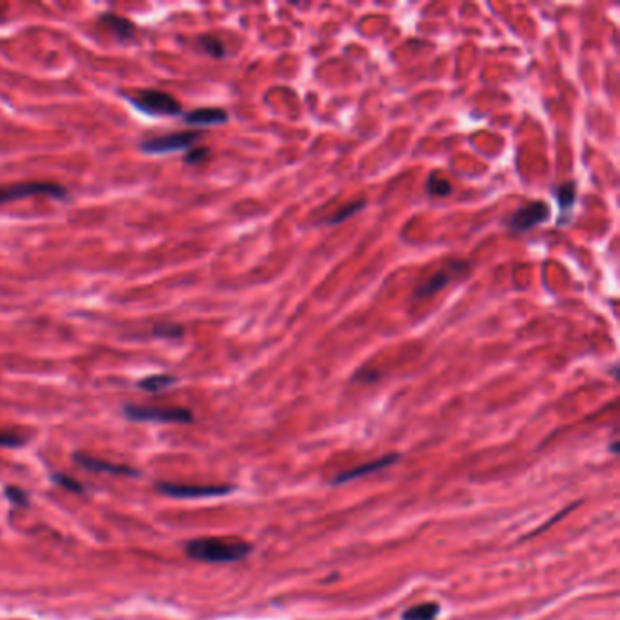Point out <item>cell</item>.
I'll return each instance as SVG.
<instances>
[{
	"label": "cell",
	"mask_w": 620,
	"mask_h": 620,
	"mask_svg": "<svg viewBox=\"0 0 620 620\" xmlns=\"http://www.w3.org/2000/svg\"><path fill=\"white\" fill-rule=\"evenodd\" d=\"M160 493L175 499H204V497H220L230 493L231 486H208V484H179V482H159Z\"/></svg>",
	"instance_id": "8992f818"
},
{
	"label": "cell",
	"mask_w": 620,
	"mask_h": 620,
	"mask_svg": "<svg viewBox=\"0 0 620 620\" xmlns=\"http://www.w3.org/2000/svg\"><path fill=\"white\" fill-rule=\"evenodd\" d=\"M6 497H8L15 506H22V507L28 506V495H26V491H22L21 487H15V486L6 487Z\"/></svg>",
	"instance_id": "7402d4cb"
},
{
	"label": "cell",
	"mask_w": 620,
	"mask_h": 620,
	"mask_svg": "<svg viewBox=\"0 0 620 620\" xmlns=\"http://www.w3.org/2000/svg\"><path fill=\"white\" fill-rule=\"evenodd\" d=\"M176 382H179V378H176L175 375L157 373V375H150V377L140 378V381L137 382V385H139L140 390L147 391V393H159V391L168 390V388L175 385Z\"/></svg>",
	"instance_id": "4fadbf2b"
},
{
	"label": "cell",
	"mask_w": 620,
	"mask_h": 620,
	"mask_svg": "<svg viewBox=\"0 0 620 620\" xmlns=\"http://www.w3.org/2000/svg\"><path fill=\"white\" fill-rule=\"evenodd\" d=\"M211 150L208 146H193L191 150H188V153H186L184 157V162L189 164V166H197V164L204 162L208 157H210Z\"/></svg>",
	"instance_id": "ffe728a7"
},
{
	"label": "cell",
	"mask_w": 620,
	"mask_h": 620,
	"mask_svg": "<svg viewBox=\"0 0 620 620\" xmlns=\"http://www.w3.org/2000/svg\"><path fill=\"white\" fill-rule=\"evenodd\" d=\"M98 24H101L106 31H109V33L113 35L117 40H120V43H130V40H135V38H137V33H139L137 26H135L130 18L122 17V15H117V13H111V11L101 13Z\"/></svg>",
	"instance_id": "ba28073f"
},
{
	"label": "cell",
	"mask_w": 620,
	"mask_h": 620,
	"mask_svg": "<svg viewBox=\"0 0 620 620\" xmlns=\"http://www.w3.org/2000/svg\"><path fill=\"white\" fill-rule=\"evenodd\" d=\"M398 455H385V457L377 458V461L373 462H368V464L364 466H359V468H353V470L349 471H342V473L339 475V477L333 480V484H342V482H349L353 480V478H359V477H364V475L373 473V471L382 470V468H385V466H391L393 462H397Z\"/></svg>",
	"instance_id": "7c38bea8"
},
{
	"label": "cell",
	"mask_w": 620,
	"mask_h": 620,
	"mask_svg": "<svg viewBox=\"0 0 620 620\" xmlns=\"http://www.w3.org/2000/svg\"><path fill=\"white\" fill-rule=\"evenodd\" d=\"M252 553V546L224 539H195L186 544V555L193 560L210 564H230L244 560Z\"/></svg>",
	"instance_id": "6da1fadb"
},
{
	"label": "cell",
	"mask_w": 620,
	"mask_h": 620,
	"mask_svg": "<svg viewBox=\"0 0 620 620\" xmlns=\"http://www.w3.org/2000/svg\"><path fill=\"white\" fill-rule=\"evenodd\" d=\"M151 333H153V337H157V339L176 340V339H181V337H184L186 329H184V326H182V324H179V322L160 320V322H157L155 326H153Z\"/></svg>",
	"instance_id": "5bb4252c"
},
{
	"label": "cell",
	"mask_w": 620,
	"mask_h": 620,
	"mask_svg": "<svg viewBox=\"0 0 620 620\" xmlns=\"http://www.w3.org/2000/svg\"><path fill=\"white\" fill-rule=\"evenodd\" d=\"M548 215H549L548 204H544V202H531V204L524 205V208H520L519 211H515V213L512 215V218H509L507 226L512 227L513 231L526 233V231H529L531 227L544 222L546 218H548Z\"/></svg>",
	"instance_id": "52a82bcc"
},
{
	"label": "cell",
	"mask_w": 620,
	"mask_h": 620,
	"mask_svg": "<svg viewBox=\"0 0 620 620\" xmlns=\"http://www.w3.org/2000/svg\"><path fill=\"white\" fill-rule=\"evenodd\" d=\"M30 197H47L55 201H67L69 191L66 186L53 181H24L0 186V205Z\"/></svg>",
	"instance_id": "3957f363"
},
{
	"label": "cell",
	"mask_w": 620,
	"mask_h": 620,
	"mask_svg": "<svg viewBox=\"0 0 620 620\" xmlns=\"http://www.w3.org/2000/svg\"><path fill=\"white\" fill-rule=\"evenodd\" d=\"M137 111L147 117H181L184 115L181 102L162 89H139L133 93H122Z\"/></svg>",
	"instance_id": "7a4b0ae2"
},
{
	"label": "cell",
	"mask_w": 620,
	"mask_h": 620,
	"mask_svg": "<svg viewBox=\"0 0 620 620\" xmlns=\"http://www.w3.org/2000/svg\"><path fill=\"white\" fill-rule=\"evenodd\" d=\"M428 191L432 195H435V197H446V195L451 193V184L446 179H442V176L432 175L428 179Z\"/></svg>",
	"instance_id": "ac0fdd59"
},
{
	"label": "cell",
	"mask_w": 620,
	"mask_h": 620,
	"mask_svg": "<svg viewBox=\"0 0 620 620\" xmlns=\"http://www.w3.org/2000/svg\"><path fill=\"white\" fill-rule=\"evenodd\" d=\"M197 44L205 55H210L213 59H224L226 57V47L220 43V38L213 37V35H201Z\"/></svg>",
	"instance_id": "2e32d148"
},
{
	"label": "cell",
	"mask_w": 620,
	"mask_h": 620,
	"mask_svg": "<svg viewBox=\"0 0 620 620\" xmlns=\"http://www.w3.org/2000/svg\"><path fill=\"white\" fill-rule=\"evenodd\" d=\"M126 419L135 422H159V424H189L193 422V413L188 407L175 406H124Z\"/></svg>",
	"instance_id": "277c9868"
},
{
	"label": "cell",
	"mask_w": 620,
	"mask_h": 620,
	"mask_svg": "<svg viewBox=\"0 0 620 620\" xmlns=\"http://www.w3.org/2000/svg\"><path fill=\"white\" fill-rule=\"evenodd\" d=\"M575 195H577V191H575V182H566V184L558 186L557 198L560 208H570V205H573Z\"/></svg>",
	"instance_id": "d6986e66"
},
{
	"label": "cell",
	"mask_w": 620,
	"mask_h": 620,
	"mask_svg": "<svg viewBox=\"0 0 620 620\" xmlns=\"http://www.w3.org/2000/svg\"><path fill=\"white\" fill-rule=\"evenodd\" d=\"M458 266L461 264H451V266H448V268H442V269H439L436 273H433L428 281L424 282L420 288L415 289V298L422 300V298H429L432 295L439 293L440 289L444 288V286L448 284L449 281H451V277L455 275V271H453V269H457Z\"/></svg>",
	"instance_id": "8fae6325"
},
{
	"label": "cell",
	"mask_w": 620,
	"mask_h": 620,
	"mask_svg": "<svg viewBox=\"0 0 620 620\" xmlns=\"http://www.w3.org/2000/svg\"><path fill=\"white\" fill-rule=\"evenodd\" d=\"M227 113L222 108H197L184 113V122L188 126H220L227 122Z\"/></svg>",
	"instance_id": "30bf717a"
},
{
	"label": "cell",
	"mask_w": 620,
	"mask_h": 620,
	"mask_svg": "<svg viewBox=\"0 0 620 620\" xmlns=\"http://www.w3.org/2000/svg\"><path fill=\"white\" fill-rule=\"evenodd\" d=\"M202 139V131H173V133L151 137L140 142V151L146 155H169L176 151L191 150Z\"/></svg>",
	"instance_id": "5b68a950"
},
{
	"label": "cell",
	"mask_w": 620,
	"mask_h": 620,
	"mask_svg": "<svg viewBox=\"0 0 620 620\" xmlns=\"http://www.w3.org/2000/svg\"><path fill=\"white\" fill-rule=\"evenodd\" d=\"M28 436L21 435V433L15 432H2L0 429V446L2 448H21L26 444Z\"/></svg>",
	"instance_id": "44dd1931"
},
{
	"label": "cell",
	"mask_w": 620,
	"mask_h": 620,
	"mask_svg": "<svg viewBox=\"0 0 620 620\" xmlns=\"http://www.w3.org/2000/svg\"><path fill=\"white\" fill-rule=\"evenodd\" d=\"M73 461L79 466L86 468V470L96 471V473H111V475H128V477H135L137 471L130 466L122 464H111V462H106L102 458L89 457V455H82V453H75L73 455Z\"/></svg>",
	"instance_id": "9c48e42d"
},
{
	"label": "cell",
	"mask_w": 620,
	"mask_h": 620,
	"mask_svg": "<svg viewBox=\"0 0 620 620\" xmlns=\"http://www.w3.org/2000/svg\"><path fill=\"white\" fill-rule=\"evenodd\" d=\"M53 480L59 484L60 487H66V490L69 491H75V493H82V484H79V482L75 480V478L67 477V475H53Z\"/></svg>",
	"instance_id": "603a6c76"
},
{
	"label": "cell",
	"mask_w": 620,
	"mask_h": 620,
	"mask_svg": "<svg viewBox=\"0 0 620 620\" xmlns=\"http://www.w3.org/2000/svg\"><path fill=\"white\" fill-rule=\"evenodd\" d=\"M439 613L440 608L435 602H424L406 609L402 615V620H435L439 616Z\"/></svg>",
	"instance_id": "9a60e30c"
},
{
	"label": "cell",
	"mask_w": 620,
	"mask_h": 620,
	"mask_svg": "<svg viewBox=\"0 0 620 620\" xmlns=\"http://www.w3.org/2000/svg\"><path fill=\"white\" fill-rule=\"evenodd\" d=\"M364 208V201H355V202H349V204H346L344 208H340L339 211H337L335 215H333L332 218H327V224H339L342 222V220H346L348 217H351L353 213H356L359 210H362Z\"/></svg>",
	"instance_id": "e0dca14e"
}]
</instances>
